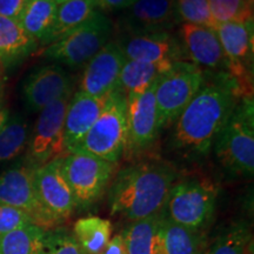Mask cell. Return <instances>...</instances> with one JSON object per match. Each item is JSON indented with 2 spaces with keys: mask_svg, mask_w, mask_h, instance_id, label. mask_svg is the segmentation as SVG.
<instances>
[{
  "mask_svg": "<svg viewBox=\"0 0 254 254\" xmlns=\"http://www.w3.org/2000/svg\"><path fill=\"white\" fill-rule=\"evenodd\" d=\"M250 231L245 224L236 222L222 231L206 254H246Z\"/></svg>",
  "mask_w": 254,
  "mask_h": 254,
  "instance_id": "cell-30",
  "label": "cell"
},
{
  "mask_svg": "<svg viewBox=\"0 0 254 254\" xmlns=\"http://www.w3.org/2000/svg\"><path fill=\"white\" fill-rule=\"evenodd\" d=\"M73 236L86 254H101L112 236V224L99 217L80 218L73 226Z\"/></svg>",
  "mask_w": 254,
  "mask_h": 254,
  "instance_id": "cell-26",
  "label": "cell"
},
{
  "mask_svg": "<svg viewBox=\"0 0 254 254\" xmlns=\"http://www.w3.org/2000/svg\"><path fill=\"white\" fill-rule=\"evenodd\" d=\"M179 37L184 56L200 68L217 69L225 66V56L221 44L214 30L182 24Z\"/></svg>",
  "mask_w": 254,
  "mask_h": 254,
  "instance_id": "cell-19",
  "label": "cell"
},
{
  "mask_svg": "<svg viewBox=\"0 0 254 254\" xmlns=\"http://www.w3.org/2000/svg\"><path fill=\"white\" fill-rule=\"evenodd\" d=\"M71 93V75L56 64L41 66L32 72L23 87L25 103L32 112H40L53 101Z\"/></svg>",
  "mask_w": 254,
  "mask_h": 254,
  "instance_id": "cell-15",
  "label": "cell"
},
{
  "mask_svg": "<svg viewBox=\"0 0 254 254\" xmlns=\"http://www.w3.org/2000/svg\"><path fill=\"white\" fill-rule=\"evenodd\" d=\"M205 73L192 63L178 62L154 90L160 131L172 125L205 84Z\"/></svg>",
  "mask_w": 254,
  "mask_h": 254,
  "instance_id": "cell-8",
  "label": "cell"
},
{
  "mask_svg": "<svg viewBox=\"0 0 254 254\" xmlns=\"http://www.w3.org/2000/svg\"><path fill=\"white\" fill-rule=\"evenodd\" d=\"M176 64L126 60L120 73L118 91L122 92L125 98L144 93L154 82L170 72Z\"/></svg>",
  "mask_w": 254,
  "mask_h": 254,
  "instance_id": "cell-20",
  "label": "cell"
},
{
  "mask_svg": "<svg viewBox=\"0 0 254 254\" xmlns=\"http://www.w3.org/2000/svg\"><path fill=\"white\" fill-rule=\"evenodd\" d=\"M57 7L55 0H28L19 23L37 43L45 44L55 25Z\"/></svg>",
  "mask_w": 254,
  "mask_h": 254,
  "instance_id": "cell-24",
  "label": "cell"
},
{
  "mask_svg": "<svg viewBox=\"0 0 254 254\" xmlns=\"http://www.w3.org/2000/svg\"><path fill=\"white\" fill-rule=\"evenodd\" d=\"M177 14L183 24L217 30L219 25L212 17L208 0H176Z\"/></svg>",
  "mask_w": 254,
  "mask_h": 254,
  "instance_id": "cell-31",
  "label": "cell"
},
{
  "mask_svg": "<svg viewBox=\"0 0 254 254\" xmlns=\"http://www.w3.org/2000/svg\"><path fill=\"white\" fill-rule=\"evenodd\" d=\"M98 6L106 11H117V9L128 8L134 0H97Z\"/></svg>",
  "mask_w": 254,
  "mask_h": 254,
  "instance_id": "cell-36",
  "label": "cell"
},
{
  "mask_svg": "<svg viewBox=\"0 0 254 254\" xmlns=\"http://www.w3.org/2000/svg\"><path fill=\"white\" fill-rule=\"evenodd\" d=\"M43 254H86L73 234L65 228H55L46 232Z\"/></svg>",
  "mask_w": 254,
  "mask_h": 254,
  "instance_id": "cell-32",
  "label": "cell"
},
{
  "mask_svg": "<svg viewBox=\"0 0 254 254\" xmlns=\"http://www.w3.org/2000/svg\"><path fill=\"white\" fill-rule=\"evenodd\" d=\"M37 45L19 20L0 15V63L12 65L33 52Z\"/></svg>",
  "mask_w": 254,
  "mask_h": 254,
  "instance_id": "cell-22",
  "label": "cell"
},
{
  "mask_svg": "<svg viewBox=\"0 0 254 254\" xmlns=\"http://www.w3.org/2000/svg\"><path fill=\"white\" fill-rule=\"evenodd\" d=\"M34 168L27 164L8 168L0 174V204L23 209L34 225L45 231L62 225L51 215L38 200L33 183Z\"/></svg>",
  "mask_w": 254,
  "mask_h": 254,
  "instance_id": "cell-11",
  "label": "cell"
},
{
  "mask_svg": "<svg viewBox=\"0 0 254 254\" xmlns=\"http://www.w3.org/2000/svg\"><path fill=\"white\" fill-rule=\"evenodd\" d=\"M178 23L176 0H134L124 26L129 33H153L167 32Z\"/></svg>",
  "mask_w": 254,
  "mask_h": 254,
  "instance_id": "cell-18",
  "label": "cell"
},
{
  "mask_svg": "<svg viewBox=\"0 0 254 254\" xmlns=\"http://www.w3.org/2000/svg\"><path fill=\"white\" fill-rule=\"evenodd\" d=\"M198 254H206V252H205L204 250H201V251H200V252H199Z\"/></svg>",
  "mask_w": 254,
  "mask_h": 254,
  "instance_id": "cell-39",
  "label": "cell"
},
{
  "mask_svg": "<svg viewBox=\"0 0 254 254\" xmlns=\"http://www.w3.org/2000/svg\"><path fill=\"white\" fill-rule=\"evenodd\" d=\"M101 254H127L123 234H117L109 241Z\"/></svg>",
  "mask_w": 254,
  "mask_h": 254,
  "instance_id": "cell-35",
  "label": "cell"
},
{
  "mask_svg": "<svg viewBox=\"0 0 254 254\" xmlns=\"http://www.w3.org/2000/svg\"><path fill=\"white\" fill-rule=\"evenodd\" d=\"M218 187L208 178H187L174 183L164 207L165 217L176 224L201 231L211 220Z\"/></svg>",
  "mask_w": 254,
  "mask_h": 254,
  "instance_id": "cell-4",
  "label": "cell"
},
{
  "mask_svg": "<svg viewBox=\"0 0 254 254\" xmlns=\"http://www.w3.org/2000/svg\"><path fill=\"white\" fill-rule=\"evenodd\" d=\"M208 6L218 25L253 21V0H208Z\"/></svg>",
  "mask_w": 254,
  "mask_h": 254,
  "instance_id": "cell-29",
  "label": "cell"
},
{
  "mask_svg": "<svg viewBox=\"0 0 254 254\" xmlns=\"http://www.w3.org/2000/svg\"><path fill=\"white\" fill-rule=\"evenodd\" d=\"M116 165L81 151L71 152L62 158V172L72 190L77 208L91 207L103 196Z\"/></svg>",
  "mask_w": 254,
  "mask_h": 254,
  "instance_id": "cell-7",
  "label": "cell"
},
{
  "mask_svg": "<svg viewBox=\"0 0 254 254\" xmlns=\"http://www.w3.org/2000/svg\"><path fill=\"white\" fill-rule=\"evenodd\" d=\"M112 31L110 19L98 11L80 26L49 44L43 55L71 68L80 67L109 43Z\"/></svg>",
  "mask_w": 254,
  "mask_h": 254,
  "instance_id": "cell-5",
  "label": "cell"
},
{
  "mask_svg": "<svg viewBox=\"0 0 254 254\" xmlns=\"http://www.w3.org/2000/svg\"><path fill=\"white\" fill-rule=\"evenodd\" d=\"M97 0H69L57 7L56 21L44 45L58 40L68 32L80 26L98 12Z\"/></svg>",
  "mask_w": 254,
  "mask_h": 254,
  "instance_id": "cell-23",
  "label": "cell"
},
{
  "mask_svg": "<svg viewBox=\"0 0 254 254\" xmlns=\"http://www.w3.org/2000/svg\"><path fill=\"white\" fill-rule=\"evenodd\" d=\"M239 91L226 72L205 81L178 117L171 135L173 150L185 157L208 154L218 133L240 99Z\"/></svg>",
  "mask_w": 254,
  "mask_h": 254,
  "instance_id": "cell-1",
  "label": "cell"
},
{
  "mask_svg": "<svg viewBox=\"0 0 254 254\" xmlns=\"http://www.w3.org/2000/svg\"><path fill=\"white\" fill-rule=\"evenodd\" d=\"M46 232L31 224L0 236V254H43Z\"/></svg>",
  "mask_w": 254,
  "mask_h": 254,
  "instance_id": "cell-27",
  "label": "cell"
},
{
  "mask_svg": "<svg viewBox=\"0 0 254 254\" xmlns=\"http://www.w3.org/2000/svg\"><path fill=\"white\" fill-rule=\"evenodd\" d=\"M28 0H0V15L19 20Z\"/></svg>",
  "mask_w": 254,
  "mask_h": 254,
  "instance_id": "cell-34",
  "label": "cell"
},
{
  "mask_svg": "<svg viewBox=\"0 0 254 254\" xmlns=\"http://www.w3.org/2000/svg\"><path fill=\"white\" fill-rule=\"evenodd\" d=\"M31 224L32 218L23 209L0 204V236Z\"/></svg>",
  "mask_w": 254,
  "mask_h": 254,
  "instance_id": "cell-33",
  "label": "cell"
},
{
  "mask_svg": "<svg viewBox=\"0 0 254 254\" xmlns=\"http://www.w3.org/2000/svg\"><path fill=\"white\" fill-rule=\"evenodd\" d=\"M125 145L126 98L117 90L75 151L117 164L124 155Z\"/></svg>",
  "mask_w": 254,
  "mask_h": 254,
  "instance_id": "cell-6",
  "label": "cell"
},
{
  "mask_svg": "<svg viewBox=\"0 0 254 254\" xmlns=\"http://www.w3.org/2000/svg\"><path fill=\"white\" fill-rule=\"evenodd\" d=\"M161 254H198L202 249L201 231L176 224L166 217L161 227Z\"/></svg>",
  "mask_w": 254,
  "mask_h": 254,
  "instance_id": "cell-25",
  "label": "cell"
},
{
  "mask_svg": "<svg viewBox=\"0 0 254 254\" xmlns=\"http://www.w3.org/2000/svg\"><path fill=\"white\" fill-rule=\"evenodd\" d=\"M57 4H63V2H66V1H69V0H55Z\"/></svg>",
  "mask_w": 254,
  "mask_h": 254,
  "instance_id": "cell-38",
  "label": "cell"
},
{
  "mask_svg": "<svg viewBox=\"0 0 254 254\" xmlns=\"http://www.w3.org/2000/svg\"><path fill=\"white\" fill-rule=\"evenodd\" d=\"M164 211L132 221L123 232L127 254H161V227Z\"/></svg>",
  "mask_w": 254,
  "mask_h": 254,
  "instance_id": "cell-21",
  "label": "cell"
},
{
  "mask_svg": "<svg viewBox=\"0 0 254 254\" xmlns=\"http://www.w3.org/2000/svg\"><path fill=\"white\" fill-rule=\"evenodd\" d=\"M118 44L127 60L176 64L184 58L182 45L168 32L129 33Z\"/></svg>",
  "mask_w": 254,
  "mask_h": 254,
  "instance_id": "cell-16",
  "label": "cell"
},
{
  "mask_svg": "<svg viewBox=\"0 0 254 254\" xmlns=\"http://www.w3.org/2000/svg\"><path fill=\"white\" fill-rule=\"evenodd\" d=\"M111 94L92 97L78 91L69 100L65 116V147L67 153L75 151L86 133L99 118Z\"/></svg>",
  "mask_w": 254,
  "mask_h": 254,
  "instance_id": "cell-17",
  "label": "cell"
},
{
  "mask_svg": "<svg viewBox=\"0 0 254 254\" xmlns=\"http://www.w3.org/2000/svg\"><path fill=\"white\" fill-rule=\"evenodd\" d=\"M28 142V126L20 117L9 118L0 132V164L17 158Z\"/></svg>",
  "mask_w": 254,
  "mask_h": 254,
  "instance_id": "cell-28",
  "label": "cell"
},
{
  "mask_svg": "<svg viewBox=\"0 0 254 254\" xmlns=\"http://www.w3.org/2000/svg\"><path fill=\"white\" fill-rule=\"evenodd\" d=\"M9 119V113L7 110H0V132L4 129L6 124Z\"/></svg>",
  "mask_w": 254,
  "mask_h": 254,
  "instance_id": "cell-37",
  "label": "cell"
},
{
  "mask_svg": "<svg viewBox=\"0 0 254 254\" xmlns=\"http://www.w3.org/2000/svg\"><path fill=\"white\" fill-rule=\"evenodd\" d=\"M177 177L176 168L161 160L140 161L123 168L109 190L111 213L131 221L160 213Z\"/></svg>",
  "mask_w": 254,
  "mask_h": 254,
  "instance_id": "cell-2",
  "label": "cell"
},
{
  "mask_svg": "<svg viewBox=\"0 0 254 254\" xmlns=\"http://www.w3.org/2000/svg\"><path fill=\"white\" fill-rule=\"evenodd\" d=\"M217 158L230 173L252 177L254 172V103L243 97L214 140Z\"/></svg>",
  "mask_w": 254,
  "mask_h": 254,
  "instance_id": "cell-3",
  "label": "cell"
},
{
  "mask_svg": "<svg viewBox=\"0 0 254 254\" xmlns=\"http://www.w3.org/2000/svg\"><path fill=\"white\" fill-rule=\"evenodd\" d=\"M62 158L34 170L33 183L38 200L56 220L63 224L77 208L74 196L62 172Z\"/></svg>",
  "mask_w": 254,
  "mask_h": 254,
  "instance_id": "cell-13",
  "label": "cell"
},
{
  "mask_svg": "<svg viewBox=\"0 0 254 254\" xmlns=\"http://www.w3.org/2000/svg\"><path fill=\"white\" fill-rule=\"evenodd\" d=\"M71 98L72 93L65 95L40 111L27 142L26 164L34 170L68 154L65 147V116Z\"/></svg>",
  "mask_w": 254,
  "mask_h": 254,
  "instance_id": "cell-9",
  "label": "cell"
},
{
  "mask_svg": "<svg viewBox=\"0 0 254 254\" xmlns=\"http://www.w3.org/2000/svg\"><path fill=\"white\" fill-rule=\"evenodd\" d=\"M126 60L118 41H109L85 65L79 91L92 97L113 93Z\"/></svg>",
  "mask_w": 254,
  "mask_h": 254,
  "instance_id": "cell-14",
  "label": "cell"
},
{
  "mask_svg": "<svg viewBox=\"0 0 254 254\" xmlns=\"http://www.w3.org/2000/svg\"><path fill=\"white\" fill-rule=\"evenodd\" d=\"M215 33L225 56V67L240 97H253V21L219 25Z\"/></svg>",
  "mask_w": 254,
  "mask_h": 254,
  "instance_id": "cell-10",
  "label": "cell"
},
{
  "mask_svg": "<svg viewBox=\"0 0 254 254\" xmlns=\"http://www.w3.org/2000/svg\"><path fill=\"white\" fill-rule=\"evenodd\" d=\"M157 82L144 93L126 98V145L124 155L131 157L150 148L160 132L154 97Z\"/></svg>",
  "mask_w": 254,
  "mask_h": 254,
  "instance_id": "cell-12",
  "label": "cell"
}]
</instances>
